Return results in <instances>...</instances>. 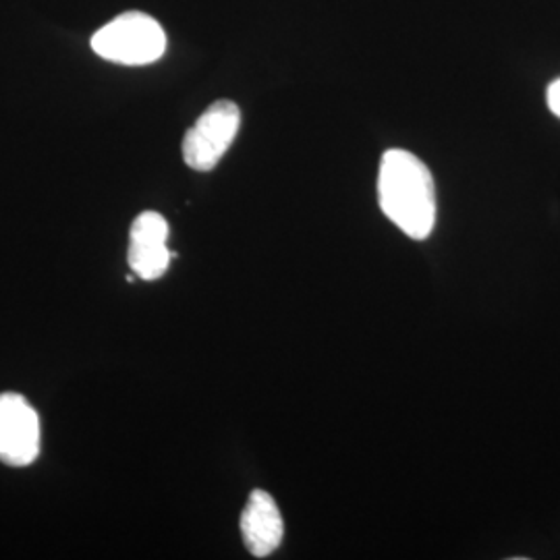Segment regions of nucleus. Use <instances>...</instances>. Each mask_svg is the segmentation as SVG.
I'll list each match as a JSON object with an SVG mask.
<instances>
[{
	"mask_svg": "<svg viewBox=\"0 0 560 560\" xmlns=\"http://www.w3.org/2000/svg\"><path fill=\"white\" fill-rule=\"evenodd\" d=\"M378 201L388 221L411 240H425L436 224V187L432 173L407 150H388L382 156Z\"/></svg>",
	"mask_w": 560,
	"mask_h": 560,
	"instance_id": "f257e3e1",
	"label": "nucleus"
},
{
	"mask_svg": "<svg viewBox=\"0 0 560 560\" xmlns=\"http://www.w3.org/2000/svg\"><path fill=\"white\" fill-rule=\"evenodd\" d=\"M92 50L110 62L150 65L166 50L161 23L141 11H127L108 21L92 36Z\"/></svg>",
	"mask_w": 560,
	"mask_h": 560,
	"instance_id": "f03ea898",
	"label": "nucleus"
},
{
	"mask_svg": "<svg viewBox=\"0 0 560 560\" xmlns=\"http://www.w3.org/2000/svg\"><path fill=\"white\" fill-rule=\"evenodd\" d=\"M241 110L235 102L210 104L196 125L185 133L183 161L194 171H212L237 138Z\"/></svg>",
	"mask_w": 560,
	"mask_h": 560,
	"instance_id": "7ed1b4c3",
	"label": "nucleus"
},
{
	"mask_svg": "<svg viewBox=\"0 0 560 560\" xmlns=\"http://www.w3.org/2000/svg\"><path fill=\"white\" fill-rule=\"evenodd\" d=\"M40 455V420L36 409L18 393L0 395V460L27 467Z\"/></svg>",
	"mask_w": 560,
	"mask_h": 560,
	"instance_id": "20e7f679",
	"label": "nucleus"
},
{
	"mask_svg": "<svg viewBox=\"0 0 560 560\" xmlns=\"http://www.w3.org/2000/svg\"><path fill=\"white\" fill-rule=\"evenodd\" d=\"M168 222L159 212H141L129 231V268L141 280H159L168 270Z\"/></svg>",
	"mask_w": 560,
	"mask_h": 560,
	"instance_id": "39448f33",
	"label": "nucleus"
},
{
	"mask_svg": "<svg viewBox=\"0 0 560 560\" xmlns=\"http://www.w3.org/2000/svg\"><path fill=\"white\" fill-rule=\"evenodd\" d=\"M240 525L243 544L256 559L270 557L284 536L279 506L266 490H254L249 494Z\"/></svg>",
	"mask_w": 560,
	"mask_h": 560,
	"instance_id": "423d86ee",
	"label": "nucleus"
},
{
	"mask_svg": "<svg viewBox=\"0 0 560 560\" xmlns=\"http://www.w3.org/2000/svg\"><path fill=\"white\" fill-rule=\"evenodd\" d=\"M548 106L557 117H560V80L550 83L548 88Z\"/></svg>",
	"mask_w": 560,
	"mask_h": 560,
	"instance_id": "0eeeda50",
	"label": "nucleus"
}]
</instances>
